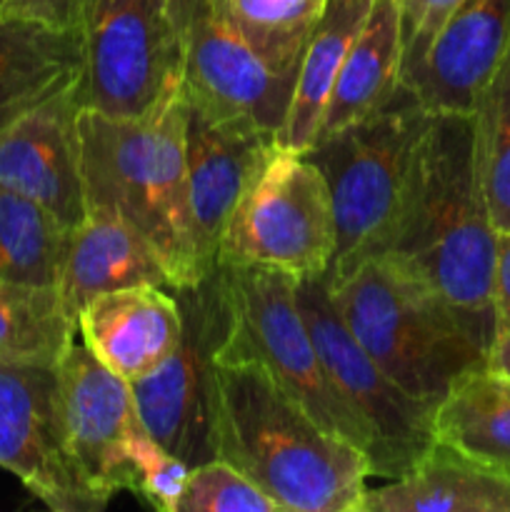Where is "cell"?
<instances>
[{
  "instance_id": "cell-20",
  "label": "cell",
  "mask_w": 510,
  "mask_h": 512,
  "mask_svg": "<svg viewBox=\"0 0 510 512\" xmlns=\"http://www.w3.org/2000/svg\"><path fill=\"white\" fill-rule=\"evenodd\" d=\"M80 73L78 30L0 15V128L78 83Z\"/></svg>"
},
{
  "instance_id": "cell-29",
  "label": "cell",
  "mask_w": 510,
  "mask_h": 512,
  "mask_svg": "<svg viewBox=\"0 0 510 512\" xmlns=\"http://www.w3.org/2000/svg\"><path fill=\"white\" fill-rule=\"evenodd\" d=\"M130 468L135 495L160 512H178L180 495L190 473L185 460L165 450L148 430H143L130 445Z\"/></svg>"
},
{
  "instance_id": "cell-10",
  "label": "cell",
  "mask_w": 510,
  "mask_h": 512,
  "mask_svg": "<svg viewBox=\"0 0 510 512\" xmlns=\"http://www.w3.org/2000/svg\"><path fill=\"white\" fill-rule=\"evenodd\" d=\"M298 303L330 380L368 430L370 475L395 480L410 473L435 445L433 410L398 388L360 348L323 278L298 280Z\"/></svg>"
},
{
  "instance_id": "cell-25",
  "label": "cell",
  "mask_w": 510,
  "mask_h": 512,
  "mask_svg": "<svg viewBox=\"0 0 510 512\" xmlns=\"http://www.w3.org/2000/svg\"><path fill=\"white\" fill-rule=\"evenodd\" d=\"M70 228L28 195L0 185V278L58 285Z\"/></svg>"
},
{
  "instance_id": "cell-9",
  "label": "cell",
  "mask_w": 510,
  "mask_h": 512,
  "mask_svg": "<svg viewBox=\"0 0 510 512\" xmlns=\"http://www.w3.org/2000/svg\"><path fill=\"white\" fill-rule=\"evenodd\" d=\"M173 293L183 313L178 348L130 388L145 430L193 468L215 458V358L233 330V308L220 265Z\"/></svg>"
},
{
  "instance_id": "cell-19",
  "label": "cell",
  "mask_w": 510,
  "mask_h": 512,
  "mask_svg": "<svg viewBox=\"0 0 510 512\" xmlns=\"http://www.w3.org/2000/svg\"><path fill=\"white\" fill-rule=\"evenodd\" d=\"M360 512H510V475L433 445L410 473L365 490Z\"/></svg>"
},
{
  "instance_id": "cell-8",
  "label": "cell",
  "mask_w": 510,
  "mask_h": 512,
  "mask_svg": "<svg viewBox=\"0 0 510 512\" xmlns=\"http://www.w3.org/2000/svg\"><path fill=\"white\" fill-rule=\"evenodd\" d=\"M333 253L335 215L323 170L305 153L275 148L225 225L218 265L308 280L328 273Z\"/></svg>"
},
{
  "instance_id": "cell-16",
  "label": "cell",
  "mask_w": 510,
  "mask_h": 512,
  "mask_svg": "<svg viewBox=\"0 0 510 512\" xmlns=\"http://www.w3.org/2000/svg\"><path fill=\"white\" fill-rule=\"evenodd\" d=\"M508 50L510 0H463L403 85L433 115H473Z\"/></svg>"
},
{
  "instance_id": "cell-7",
  "label": "cell",
  "mask_w": 510,
  "mask_h": 512,
  "mask_svg": "<svg viewBox=\"0 0 510 512\" xmlns=\"http://www.w3.org/2000/svg\"><path fill=\"white\" fill-rule=\"evenodd\" d=\"M228 283L233 330L225 353L253 358L338 438L370 455V435L330 380L298 303V280L280 270L220 265ZM370 468V465H368Z\"/></svg>"
},
{
  "instance_id": "cell-18",
  "label": "cell",
  "mask_w": 510,
  "mask_h": 512,
  "mask_svg": "<svg viewBox=\"0 0 510 512\" xmlns=\"http://www.w3.org/2000/svg\"><path fill=\"white\" fill-rule=\"evenodd\" d=\"M130 285L170 288L158 250L128 220L105 210H88L83 223L70 230L58 280L60 295L78 315L95 295Z\"/></svg>"
},
{
  "instance_id": "cell-17",
  "label": "cell",
  "mask_w": 510,
  "mask_h": 512,
  "mask_svg": "<svg viewBox=\"0 0 510 512\" xmlns=\"http://www.w3.org/2000/svg\"><path fill=\"white\" fill-rule=\"evenodd\" d=\"M83 345L128 383L170 358L183 335V313L173 288L130 285L108 290L78 310Z\"/></svg>"
},
{
  "instance_id": "cell-24",
  "label": "cell",
  "mask_w": 510,
  "mask_h": 512,
  "mask_svg": "<svg viewBox=\"0 0 510 512\" xmlns=\"http://www.w3.org/2000/svg\"><path fill=\"white\" fill-rule=\"evenodd\" d=\"M78 320L58 285H28L0 278V360L58 365L75 343Z\"/></svg>"
},
{
  "instance_id": "cell-23",
  "label": "cell",
  "mask_w": 510,
  "mask_h": 512,
  "mask_svg": "<svg viewBox=\"0 0 510 512\" xmlns=\"http://www.w3.org/2000/svg\"><path fill=\"white\" fill-rule=\"evenodd\" d=\"M435 445L510 475V380L488 365L465 373L433 410Z\"/></svg>"
},
{
  "instance_id": "cell-31",
  "label": "cell",
  "mask_w": 510,
  "mask_h": 512,
  "mask_svg": "<svg viewBox=\"0 0 510 512\" xmlns=\"http://www.w3.org/2000/svg\"><path fill=\"white\" fill-rule=\"evenodd\" d=\"M85 0H0V15L35 20L50 28L78 30Z\"/></svg>"
},
{
  "instance_id": "cell-15",
  "label": "cell",
  "mask_w": 510,
  "mask_h": 512,
  "mask_svg": "<svg viewBox=\"0 0 510 512\" xmlns=\"http://www.w3.org/2000/svg\"><path fill=\"white\" fill-rule=\"evenodd\" d=\"M275 148L278 143L273 133L223 123L185 100L188 210L195 250L205 273L218 268V245L225 225Z\"/></svg>"
},
{
  "instance_id": "cell-32",
  "label": "cell",
  "mask_w": 510,
  "mask_h": 512,
  "mask_svg": "<svg viewBox=\"0 0 510 512\" xmlns=\"http://www.w3.org/2000/svg\"><path fill=\"white\" fill-rule=\"evenodd\" d=\"M493 310L495 333L510 330V230L498 235V253H495L493 273Z\"/></svg>"
},
{
  "instance_id": "cell-1",
  "label": "cell",
  "mask_w": 510,
  "mask_h": 512,
  "mask_svg": "<svg viewBox=\"0 0 510 512\" xmlns=\"http://www.w3.org/2000/svg\"><path fill=\"white\" fill-rule=\"evenodd\" d=\"M495 253L498 233L480 185L473 115H433L403 210L375 258L433 290L490 348Z\"/></svg>"
},
{
  "instance_id": "cell-6",
  "label": "cell",
  "mask_w": 510,
  "mask_h": 512,
  "mask_svg": "<svg viewBox=\"0 0 510 512\" xmlns=\"http://www.w3.org/2000/svg\"><path fill=\"white\" fill-rule=\"evenodd\" d=\"M188 0H85L80 105L140 118L183 93Z\"/></svg>"
},
{
  "instance_id": "cell-11",
  "label": "cell",
  "mask_w": 510,
  "mask_h": 512,
  "mask_svg": "<svg viewBox=\"0 0 510 512\" xmlns=\"http://www.w3.org/2000/svg\"><path fill=\"white\" fill-rule=\"evenodd\" d=\"M295 65H283L250 43L223 0H188L183 95L223 123L278 135L295 85Z\"/></svg>"
},
{
  "instance_id": "cell-3",
  "label": "cell",
  "mask_w": 510,
  "mask_h": 512,
  "mask_svg": "<svg viewBox=\"0 0 510 512\" xmlns=\"http://www.w3.org/2000/svg\"><path fill=\"white\" fill-rule=\"evenodd\" d=\"M78 128L88 210L140 230L158 250L170 288L208 278L190 225L183 93L140 118L80 108Z\"/></svg>"
},
{
  "instance_id": "cell-4",
  "label": "cell",
  "mask_w": 510,
  "mask_h": 512,
  "mask_svg": "<svg viewBox=\"0 0 510 512\" xmlns=\"http://www.w3.org/2000/svg\"><path fill=\"white\" fill-rule=\"evenodd\" d=\"M328 295L360 348L410 398L435 410L488 348L443 298L383 258L360 263Z\"/></svg>"
},
{
  "instance_id": "cell-13",
  "label": "cell",
  "mask_w": 510,
  "mask_h": 512,
  "mask_svg": "<svg viewBox=\"0 0 510 512\" xmlns=\"http://www.w3.org/2000/svg\"><path fill=\"white\" fill-rule=\"evenodd\" d=\"M58 398L70 455L90 490L105 505L133 490L130 445L145 425L128 380L73 343L58 363Z\"/></svg>"
},
{
  "instance_id": "cell-2",
  "label": "cell",
  "mask_w": 510,
  "mask_h": 512,
  "mask_svg": "<svg viewBox=\"0 0 510 512\" xmlns=\"http://www.w3.org/2000/svg\"><path fill=\"white\" fill-rule=\"evenodd\" d=\"M215 458L283 512H360L368 458L318 423L258 360L215 358Z\"/></svg>"
},
{
  "instance_id": "cell-27",
  "label": "cell",
  "mask_w": 510,
  "mask_h": 512,
  "mask_svg": "<svg viewBox=\"0 0 510 512\" xmlns=\"http://www.w3.org/2000/svg\"><path fill=\"white\" fill-rule=\"evenodd\" d=\"M223 5L250 43L278 63L298 68L328 0H223Z\"/></svg>"
},
{
  "instance_id": "cell-5",
  "label": "cell",
  "mask_w": 510,
  "mask_h": 512,
  "mask_svg": "<svg viewBox=\"0 0 510 512\" xmlns=\"http://www.w3.org/2000/svg\"><path fill=\"white\" fill-rule=\"evenodd\" d=\"M430 120L433 113L400 85L388 105L305 153L323 170L333 200L335 253L325 283L380 255L403 210Z\"/></svg>"
},
{
  "instance_id": "cell-33",
  "label": "cell",
  "mask_w": 510,
  "mask_h": 512,
  "mask_svg": "<svg viewBox=\"0 0 510 512\" xmlns=\"http://www.w3.org/2000/svg\"><path fill=\"white\" fill-rule=\"evenodd\" d=\"M485 365L503 378L510 380V330H498L488 348V358Z\"/></svg>"
},
{
  "instance_id": "cell-28",
  "label": "cell",
  "mask_w": 510,
  "mask_h": 512,
  "mask_svg": "<svg viewBox=\"0 0 510 512\" xmlns=\"http://www.w3.org/2000/svg\"><path fill=\"white\" fill-rule=\"evenodd\" d=\"M178 512H283L235 465L213 458L193 465L180 495Z\"/></svg>"
},
{
  "instance_id": "cell-14",
  "label": "cell",
  "mask_w": 510,
  "mask_h": 512,
  "mask_svg": "<svg viewBox=\"0 0 510 512\" xmlns=\"http://www.w3.org/2000/svg\"><path fill=\"white\" fill-rule=\"evenodd\" d=\"M78 83L0 128V185L28 195L70 230L88 215Z\"/></svg>"
},
{
  "instance_id": "cell-12",
  "label": "cell",
  "mask_w": 510,
  "mask_h": 512,
  "mask_svg": "<svg viewBox=\"0 0 510 512\" xmlns=\"http://www.w3.org/2000/svg\"><path fill=\"white\" fill-rule=\"evenodd\" d=\"M0 468L53 512L105 508L80 475L65 440L58 365L0 360Z\"/></svg>"
},
{
  "instance_id": "cell-30",
  "label": "cell",
  "mask_w": 510,
  "mask_h": 512,
  "mask_svg": "<svg viewBox=\"0 0 510 512\" xmlns=\"http://www.w3.org/2000/svg\"><path fill=\"white\" fill-rule=\"evenodd\" d=\"M403 33V83L428 53L445 20L463 0H398Z\"/></svg>"
},
{
  "instance_id": "cell-26",
  "label": "cell",
  "mask_w": 510,
  "mask_h": 512,
  "mask_svg": "<svg viewBox=\"0 0 510 512\" xmlns=\"http://www.w3.org/2000/svg\"><path fill=\"white\" fill-rule=\"evenodd\" d=\"M475 160L495 233L510 230V50L473 110Z\"/></svg>"
},
{
  "instance_id": "cell-22",
  "label": "cell",
  "mask_w": 510,
  "mask_h": 512,
  "mask_svg": "<svg viewBox=\"0 0 510 512\" xmlns=\"http://www.w3.org/2000/svg\"><path fill=\"white\" fill-rule=\"evenodd\" d=\"M370 5L373 0H328L300 55L288 113L275 135L278 148L308 153L315 145L333 85Z\"/></svg>"
},
{
  "instance_id": "cell-21",
  "label": "cell",
  "mask_w": 510,
  "mask_h": 512,
  "mask_svg": "<svg viewBox=\"0 0 510 512\" xmlns=\"http://www.w3.org/2000/svg\"><path fill=\"white\" fill-rule=\"evenodd\" d=\"M403 85V33L398 0H373L350 45L325 108L318 140L368 118L388 105ZM315 140V143H318Z\"/></svg>"
}]
</instances>
